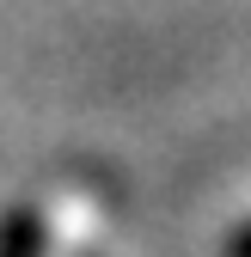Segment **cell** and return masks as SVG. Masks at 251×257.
Wrapping results in <instances>:
<instances>
[{
    "mask_svg": "<svg viewBox=\"0 0 251 257\" xmlns=\"http://www.w3.org/2000/svg\"><path fill=\"white\" fill-rule=\"evenodd\" d=\"M49 251V227L37 208H7L0 214V257H43Z\"/></svg>",
    "mask_w": 251,
    "mask_h": 257,
    "instance_id": "1",
    "label": "cell"
},
{
    "mask_svg": "<svg viewBox=\"0 0 251 257\" xmlns=\"http://www.w3.org/2000/svg\"><path fill=\"white\" fill-rule=\"evenodd\" d=\"M221 257H251V220L227 233V251H221Z\"/></svg>",
    "mask_w": 251,
    "mask_h": 257,
    "instance_id": "2",
    "label": "cell"
}]
</instances>
